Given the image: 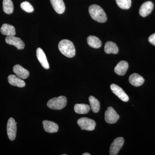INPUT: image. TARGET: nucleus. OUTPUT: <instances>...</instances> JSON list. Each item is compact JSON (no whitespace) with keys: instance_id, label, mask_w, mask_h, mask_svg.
I'll use <instances>...</instances> for the list:
<instances>
[{"instance_id":"a211bd4d","label":"nucleus","mask_w":155,"mask_h":155,"mask_svg":"<svg viewBox=\"0 0 155 155\" xmlns=\"http://www.w3.org/2000/svg\"><path fill=\"white\" fill-rule=\"evenodd\" d=\"M0 31L3 35H7V36H14L16 35L15 27L7 23L2 25Z\"/></svg>"},{"instance_id":"2eb2a0df","label":"nucleus","mask_w":155,"mask_h":155,"mask_svg":"<svg viewBox=\"0 0 155 155\" xmlns=\"http://www.w3.org/2000/svg\"><path fill=\"white\" fill-rule=\"evenodd\" d=\"M128 68V64L126 61H122L119 62L114 69L115 73L119 75H125Z\"/></svg>"},{"instance_id":"0eeeda50","label":"nucleus","mask_w":155,"mask_h":155,"mask_svg":"<svg viewBox=\"0 0 155 155\" xmlns=\"http://www.w3.org/2000/svg\"><path fill=\"white\" fill-rule=\"evenodd\" d=\"M124 143V139L122 137H117L115 139L110 147V155H116Z\"/></svg>"},{"instance_id":"393cba45","label":"nucleus","mask_w":155,"mask_h":155,"mask_svg":"<svg viewBox=\"0 0 155 155\" xmlns=\"http://www.w3.org/2000/svg\"><path fill=\"white\" fill-rule=\"evenodd\" d=\"M20 7L22 10L27 13H31L34 10L33 6L28 2H24L21 3Z\"/></svg>"},{"instance_id":"6ab92c4d","label":"nucleus","mask_w":155,"mask_h":155,"mask_svg":"<svg viewBox=\"0 0 155 155\" xmlns=\"http://www.w3.org/2000/svg\"><path fill=\"white\" fill-rule=\"evenodd\" d=\"M104 51L107 54H117L119 49L116 43L112 41H108L104 46Z\"/></svg>"},{"instance_id":"bb28decb","label":"nucleus","mask_w":155,"mask_h":155,"mask_svg":"<svg viewBox=\"0 0 155 155\" xmlns=\"http://www.w3.org/2000/svg\"><path fill=\"white\" fill-rule=\"evenodd\" d=\"M90 154L88 153H84L82 154V155H90Z\"/></svg>"},{"instance_id":"39448f33","label":"nucleus","mask_w":155,"mask_h":155,"mask_svg":"<svg viewBox=\"0 0 155 155\" xmlns=\"http://www.w3.org/2000/svg\"><path fill=\"white\" fill-rule=\"evenodd\" d=\"M17 124L14 118H10L7 124V130L8 137L10 140L13 141L15 139L17 135Z\"/></svg>"},{"instance_id":"1a4fd4ad","label":"nucleus","mask_w":155,"mask_h":155,"mask_svg":"<svg viewBox=\"0 0 155 155\" xmlns=\"http://www.w3.org/2000/svg\"><path fill=\"white\" fill-rule=\"evenodd\" d=\"M6 43L14 46L18 50H22L25 48V44L22 40L14 36H7L5 38Z\"/></svg>"},{"instance_id":"4468645a","label":"nucleus","mask_w":155,"mask_h":155,"mask_svg":"<svg viewBox=\"0 0 155 155\" xmlns=\"http://www.w3.org/2000/svg\"><path fill=\"white\" fill-rule=\"evenodd\" d=\"M53 8L58 14H62L65 11V5L63 0H50Z\"/></svg>"},{"instance_id":"f8f14e48","label":"nucleus","mask_w":155,"mask_h":155,"mask_svg":"<svg viewBox=\"0 0 155 155\" xmlns=\"http://www.w3.org/2000/svg\"><path fill=\"white\" fill-rule=\"evenodd\" d=\"M153 8V4L152 2H146L143 3L140 7L139 10V14L143 17H147L149 15Z\"/></svg>"},{"instance_id":"f3484780","label":"nucleus","mask_w":155,"mask_h":155,"mask_svg":"<svg viewBox=\"0 0 155 155\" xmlns=\"http://www.w3.org/2000/svg\"><path fill=\"white\" fill-rule=\"evenodd\" d=\"M129 81L130 84L135 87L141 86L144 82V79L137 73H133L129 76Z\"/></svg>"},{"instance_id":"aec40b11","label":"nucleus","mask_w":155,"mask_h":155,"mask_svg":"<svg viewBox=\"0 0 155 155\" xmlns=\"http://www.w3.org/2000/svg\"><path fill=\"white\" fill-rule=\"evenodd\" d=\"M87 44L94 48L98 49L101 47L102 42L100 39L94 35H90L87 38Z\"/></svg>"},{"instance_id":"b1692460","label":"nucleus","mask_w":155,"mask_h":155,"mask_svg":"<svg viewBox=\"0 0 155 155\" xmlns=\"http://www.w3.org/2000/svg\"><path fill=\"white\" fill-rule=\"evenodd\" d=\"M116 4L119 8L123 9L130 8L131 5V0H116Z\"/></svg>"},{"instance_id":"412c9836","label":"nucleus","mask_w":155,"mask_h":155,"mask_svg":"<svg viewBox=\"0 0 155 155\" xmlns=\"http://www.w3.org/2000/svg\"><path fill=\"white\" fill-rule=\"evenodd\" d=\"M90 109V106L85 104H76L74 106V110L78 114H86L89 112Z\"/></svg>"},{"instance_id":"423d86ee","label":"nucleus","mask_w":155,"mask_h":155,"mask_svg":"<svg viewBox=\"0 0 155 155\" xmlns=\"http://www.w3.org/2000/svg\"><path fill=\"white\" fill-rule=\"evenodd\" d=\"M119 116L112 107H109L105 113V120L109 124H114L118 121Z\"/></svg>"},{"instance_id":"dca6fc26","label":"nucleus","mask_w":155,"mask_h":155,"mask_svg":"<svg viewBox=\"0 0 155 155\" xmlns=\"http://www.w3.org/2000/svg\"><path fill=\"white\" fill-rule=\"evenodd\" d=\"M8 81L10 84L19 87H24L25 83L21 78L14 75H10L8 77Z\"/></svg>"},{"instance_id":"6e6552de","label":"nucleus","mask_w":155,"mask_h":155,"mask_svg":"<svg viewBox=\"0 0 155 155\" xmlns=\"http://www.w3.org/2000/svg\"><path fill=\"white\" fill-rule=\"evenodd\" d=\"M110 88L112 92L123 101L127 102L129 101V97L125 93L124 91L121 87L113 84L110 85Z\"/></svg>"},{"instance_id":"4be33fe9","label":"nucleus","mask_w":155,"mask_h":155,"mask_svg":"<svg viewBox=\"0 0 155 155\" xmlns=\"http://www.w3.org/2000/svg\"><path fill=\"white\" fill-rule=\"evenodd\" d=\"M90 105L92 111L94 113H97L100 110V103L98 100L95 97L91 96L89 97Z\"/></svg>"},{"instance_id":"a878e982","label":"nucleus","mask_w":155,"mask_h":155,"mask_svg":"<svg viewBox=\"0 0 155 155\" xmlns=\"http://www.w3.org/2000/svg\"><path fill=\"white\" fill-rule=\"evenodd\" d=\"M148 40L151 44L155 46V33L153 34L150 36Z\"/></svg>"},{"instance_id":"f257e3e1","label":"nucleus","mask_w":155,"mask_h":155,"mask_svg":"<svg viewBox=\"0 0 155 155\" xmlns=\"http://www.w3.org/2000/svg\"><path fill=\"white\" fill-rule=\"evenodd\" d=\"M58 48L60 52L67 58H72L75 56V46L73 43L69 40H61L58 44Z\"/></svg>"},{"instance_id":"7ed1b4c3","label":"nucleus","mask_w":155,"mask_h":155,"mask_svg":"<svg viewBox=\"0 0 155 155\" xmlns=\"http://www.w3.org/2000/svg\"><path fill=\"white\" fill-rule=\"evenodd\" d=\"M67 102L66 97L61 96L50 99L48 101L47 106L48 107L52 110H60L66 107Z\"/></svg>"},{"instance_id":"f03ea898","label":"nucleus","mask_w":155,"mask_h":155,"mask_svg":"<svg viewBox=\"0 0 155 155\" xmlns=\"http://www.w3.org/2000/svg\"><path fill=\"white\" fill-rule=\"evenodd\" d=\"M89 13L91 17L97 22L104 23L107 20L105 12L102 8L96 5H93L89 8Z\"/></svg>"},{"instance_id":"20e7f679","label":"nucleus","mask_w":155,"mask_h":155,"mask_svg":"<svg viewBox=\"0 0 155 155\" xmlns=\"http://www.w3.org/2000/svg\"><path fill=\"white\" fill-rule=\"evenodd\" d=\"M77 123L81 130L89 131L94 130L96 125L94 120L87 117L80 118L78 120Z\"/></svg>"},{"instance_id":"ddd939ff","label":"nucleus","mask_w":155,"mask_h":155,"mask_svg":"<svg viewBox=\"0 0 155 155\" xmlns=\"http://www.w3.org/2000/svg\"><path fill=\"white\" fill-rule=\"evenodd\" d=\"M42 124L45 131L48 133H54L58 132L59 126L55 122L48 120H45L43 121Z\"/></svg>"},{"instance_id":"9d476101","label":"nucleus","mask_w":155,"mask_h":155,"mask_svg":"<svg viewBox=\"0 0 155 155\" xmlns=\"http://www.w3.org/2000/svg\"><path fill=\"white\" fill-rule=\"evenodd\" d=\"M36 56L39 62L44 68L46 69H49V65L48 63L46 56L44 51L41 48H38L37 49Z\"/></svg>"},{"instance_id":"5701e85b","label":"nucleus","mask_w":155,"mask_h":155,"mask_svg":"<svg viewBox=\"0 0 155 155\" xmlns=\"http://www.w3.org/2000/svg\"><path fill=\"white\" fill-rule=\"evenodd\" d=\"M3 11L5 14H11L13 13L14 7L13 2L11 0H3Z\"/></svg>"},{"instance_id":"9b49d317","label":"nucleus","mask_w":155,"mask_h":155,"mask_svg":"<svg viewBox=\"0 0 155 155\" xmlns=\"http://www.w3.org/2000/svg\"><path fill=\"white\" fill-rule=\"evenodd\" d=\"M13 71L17 76L22 79L28 78L29 72L27 69L23 68L20 65H16L13 67Z\"/></svg>"}]
</instances>
